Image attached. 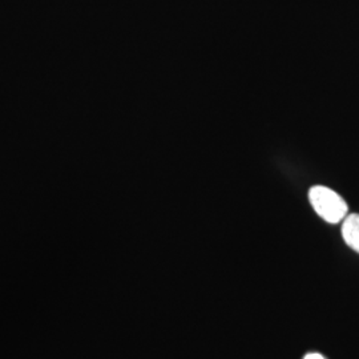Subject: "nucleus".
Masks as SVG:
<instances>
[{
    "mask_svg": "<svg viewBox=\"0 0 359 359\" xmlns=\"http://www.w3.org/2000/svg\"><path fill=\"white\" fill-rule=\"evenodd\" d=\"M309 200L314 210L326 222L338 224L347 216L346 201L333 189L316 185L309 191Z\"/></svg>",
    "mask_w": 359,
    "mask_h": 359,
    "instance_id": "f257e3e1",
    "label": "nucleus"
},
{
    "mask_svg": "<svg viewBox=\"0 0 359 359\" xmlns=\"http://www.w3.org/2000/svg\"><path fill=\"white\" fill-rule=\"evenodd\" d=\"M342 237L347 246L359 253V215H348L342 224Z\"/></svg>",
    "mask_w": 359,
    "mask_h": 359,
    "instance_id": "f03ea898",
    "label": "nucleus"
},
{
    "mask_svg": "<svg viewBox=\"0 0 359 359\" xmlns=\"http://www.w3.org/2000/svg\"><path fill=\"white\" fill-rule=\"evenodd\" d=\"M305 359H325L322 357L321 354H317V353H313V354H308Z\"/></svg>",
    "mask_w": 359,
    "mask_h": 359,
    "instance_id": "7ed1b4c3",
    "label": "nucleus"
}]
</instances>
